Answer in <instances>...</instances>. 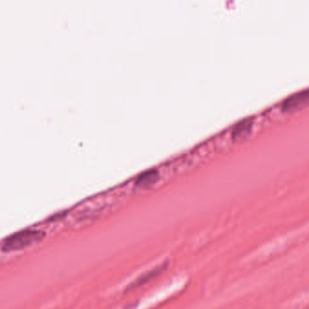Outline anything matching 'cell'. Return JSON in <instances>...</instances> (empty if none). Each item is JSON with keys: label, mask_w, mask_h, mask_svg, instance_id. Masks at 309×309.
Listing matches in <instances>:
<instances>
[{"label": "cell", "mask_w": 309, "mask_h": 309, "mask_svg": "<svg viewBox=\"0 0 309 309\" xmlns=\"http://www.w3.org/2000/svg\"><path fill=\"white\" fill-rule=\"evenodd\" d=\"M44 237V233L38 230H25L7 237L2 246L4 252L18 251L39 242Z\"/></svg>", "instance_id": "6da1fadb"}, {"label": "cell", "mask_w": 309, "mask_h": 309, "mask_svg": "<svg viewBox=\"0 0 309 309\" xmlns=\"http://www.w3.org/2000/svg\"><path fill=\"white\" fill-rule=\"evenodd\" d=\"M159 178V172L156 169H152L142 173L137 179V185L142 187H148L157 182Z\"/></svg>", "instance_id": "7a4b0ae2"}, {"label": "cell", "mask_w": 309, "mask_h": 309, "mask_svg": "<svg viewBox=\"0 0 309 309\" xmlns=\"http://www.w3.org/2000/svg\"><path fill=\"white\" fill-rule=\"evenodd\" d=\"M307 99H308V91L291 95L287 100H285V102L283 103V109L285 111L291 110Z\"/></svg>", "instance_id": "3957f363"}, {"label": "cell", "mask_w": 309, "mask_h": 309, "mask_svg": "<svg viewBox=\"0 0 309 309\" xmlns=\"http://www.w3.org/2000/svg\"><path fill=\"white\" fill-rule=\"evenodd\" d=\"M165 266H160V267L156 268L154 270L149 271L148 273L144 274V276L139 277L138 280L136 281V283H134V284H133V287H135V286H136V287H140V286H142V285L145 284L146 282H148L149 280H151V278H154V277H155V276H157V275H159L160 272H162V270H164Z\"/></svg>", "instance_id": "277c9868"}, {"label": "cell", "mask_w": 309, "mask_h": 309, "mask_svg": "<svg viewBox=\"0 0 309 309\" xmlns=\"http://www.w3.org/2000/svg\"><path fill=\"white\" fill-rule=\"evenodd\" d=\"M251 128H252V121H250V119L245 120V121L239 122L235 127L234 132H233V135L237 136V137L243 136V135L245 136L247 133L251 131Z\"/></svg>", "instance_id": "5b68a950"}]
</instances>
